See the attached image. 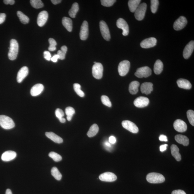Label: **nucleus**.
<instances>
[{
  "mask_svg": "<svg viewBox=\"0 0 194 194\" xmlns=\"http://www.w3.org/2000/svg\"><path fill=\"white\" fill-rule=\"evenodd\" d=\"M10 50L8 53L9 59L11 61L16 59L18 52L19 45L16 40L12 39L10 41Z\"/></svg>",
  "mask_w": 194,
  "mask_h": 194,
  "instance_id": "obj_1",
  "label": "nucleus"
},
{
  "mask_svg": "<svg viewBox=\"0 0 194 194\" xmlns=\"http://www.w3.org/2000/svg\"><path fill=\"white\" fill-rule=\"evenodd\" d=\"M146 180L151 183H160L164 182L165 178L163 175L156 173H151L147 174Z\"/></svg>",
  "mask_w": 194,
  "mask_h": 194,
  "instance_id": "obj_2",
  "label": "nucleus"
},
{
  "mask_svg": "<svg viewBox=\"0 0 194 194\" xmlns=\"http://www.w3.org/2000/svg\"><path fill=\"white\" fill-rule=\"evenodd\" d=\"M0 126L5 130H10L15 126L14 121L10 117L5 115H0Z\"/></svg>",
  "mask_w": 194,
  "mask_h": 194,
  "instance_id": "obj_3",
  "label": "nucleus"
},
{
  "mask_svg": "<svg viewBox=\"0 0 194 194\" xmlns=\"http://www.w3.org/2000/svg\"><path fill=\"white\" fill-rule=\"evenodd\" d=\"M147 5L143 3L139 5L135 12V16L138 20H142L144 18L147 10Z\"/></svg>",
  "mask_w": 194,
  "mask_h": 194,
  "instance_id": "obj_4",
  "label": "nucleus"
},
{
  "mask_svg": "<svg viewBox=\"0 0 194 194\" xmlns=\"http://www.w3.org/2000/svg\"><path fill=\"white\" fill-rule=\"evenodd\" d=\"M103 67L101 63H96L92 67L93 77L97 79H100L103 75Z\"/></svg>",
  "mask_w": 194,
  "mask_h": 194,
  "instance_id": "obj_5",
  "label": "nucleus"
},
{
  "mask_svg": "<svg viewBox=\"0 0 194 194\" xmlns=\"http://www.w3.org/2000/svg\"><path fill=\"white\" fill-rule=\"evenodd\" d=\"M152 73V70L149 67L145 66L137 69L135 74L138 78H142L149 77Z\"/></svg>",
  "mask_w": 194,
  "mask_h": 194,
  "instance_id": "obj_6",
  "label": "nucleus"
},
{
  "mask_svg": "<svg viewBox=\"0 0 194 194\" xmlns=\"http://www.w3.org/2000/svg\"><path fill=\"white\" fill-rule=\"evenodd\" d=\"M130 63L127 60L121 61L119 64L118 71L119 75L121 76H126L129 71Z\"/></svg>",
  "mask_w": 194,
  "mask_h": 194,
  "instance_id": "obj_7",
  "label": "nucleus"
},
{
  "mask_svg": "<svg viewBox=\"0 0 194 194\" xmlns=\"http://www.w3.org/2000/svg\"><path fill=\"white\" fill-rule=\"evenodd\" d=\"M100 28L102 36L105 40L109 41L111 36L109 27L105 21L102 20L100 22Z\"/></svg>",
  "mask_w": 194,
  "mask_h": 194,
  "instance_id": "obj_8",
  "label": "nucleus"
},
{
  "mask_svg": "<svg viewBox=\"0 0 194 194\" xmlns=\"http://www.w3.org/2000/svg\"><path fill=\"white\" fill-rule=\"evenodd\" d=\"M117 26L119 29L122 30V34L124 36L128 35L129 33V28L126 20L122 18H119L117 22Z\"/></svg>",
  "mask_w": 194,
  "mask_h": 194,
  "instance_id": "obj_9",
  "label": "nucleus"
},
{
  "mask_svg": "<svg viewBox=\"0 0 194 194\" xmlns=\"http://www.w3.org/2000/svg\"><path fill=\"white\" fill-rule=\"evenodd\" d=\"M122 126L124 128L128 131L134 133L139 132V128L133 122L129 120H124L122 122Z\"/></svg>",
  "mask_w": 194,
  "mask_h": 194,
  "instance_id": "obj_10",
  "label": "nucleus"
},
{
  "mask_svg": "<svg viewBox=\"0 0 194 194\" xmlns=\"http://www.w3.org/2000/svg\"><path fill=\"white\" fill-rule=\"evenodd\" d=\"M187 23V20L184 16L180 17L178 19L175 20L173 27L175 30L179 31L183 29Z\"/></svg>",
  "mask_w": 194,
  "mask_h": 194,
  "instance_id": "obj_11",
  "label": "nucleus"
},
{
  "mask_svg": "<svg viewBox=\"0 0 194 194\" xmlns=\"http://www.w3.org/2000/svg\"><path fill=\"white\" fill-rule=\"evenodd\" d=\"M99 178L102 181L112 182L117 180V177L114 173L107 172L100 175Z\"/></svg>",
  "mask_w": 194,
  "mask_h": 194,
  "instance_id": "obj_12",
  "label": "nucleus"
},
{
  "mask_svg": "<svg viewBox=\"0 0 194 194\" xmlns=\"http://www.w3.org/2000/svg\"><path fill=\"white\" fill-rule=\"evenodd\" d=\"M174 129L177 132H184L187 130V126L184 121L178 119L175 120L173 124Z\"/></svg>",
  "mask_w": 194,
  "mask_h": 194,
  "instance_id": "obj_13",
  "label": "nucleus"
},
{
  "mask_svg": "<svg viewBox=\"0 0 194 194\" xmlns=\"http://www.w3.org/2000/svg\"><path fill=\"white\" fill-rule=\"evenodd\" d=\"M149 100L146 97L140 96L134 101V104L136 107L142 108L147 107L149 103Z\"/></svg>",
  "mask_w": 194,
  "mask_h": 194,
  "instance_id": "obj_14",
  "label": "nucleus"
},
{
  "mask_svg": "<svg viewBox=\"0 0 194 194\" xmlns=\"http://www.w3.org/2000/svg\"><path fill=\"white\" fill-rule=\"evenodd\" d=\"M157 40L153 37L145 39L140 44L141 48H147L154 47L156 46Z\"/></svg>",
  "mask_w": 194,
  "mask_h": 194,
  "instance_id": "obj_15",
  "label": "nucleus"
},
{
  "mask_svg": "<svg viewBox=\"0 0 194 194\" xmlns=\"http://www.w3.org/2000/svg\"><path fill=\"white\" fill-rule=\"evenodd\" d=\"M89 35V26L87 21H84L81 28L80 33V38L81 40H86Z\"/></svg>",
  "mask_w": 194,
  "mask_h": 194,
  "instance_id": "obj_16",
  "label": "nucleus"
},
{
  "mask_svg": "<svg viewBox=\"0 0 194 194\" xmlns=\"http://www.w3.org/2000/svg\"><path fill=\"white\" fill-rule=\"evenodd\" d=\"M194 49V42L191 41L186 45L184 49L183 56L184 59H188L191 56Z\"/></svg>",
  "mask_w": 194,
  "mask_h": 194,
  "instance_id": "obj_17",
  "label": "nucleus"
},
{
  "mask_svg": "<svg viewBox=\"0 0 194 194\" xmlns=\"http://www.w3.org/2000/svg\"><path fill=\"white\" fill-rule=\"evenodd\" d=\"M48 18V14L47 11H43L39 13L38 18H37V23L40 27H42L46 22H47Z\"/></svg>",
  "mask_w": 194,
  "mask_h": 194,
  "instance_id": "obj_18",
  "label": "nucleus"
},
{
  "mask_svg": "<svg viewBox=\"0 0 194 194\" xmlns=\"http://www.w3.org/2000/svg\"><path fill=\"white\" fill-rule=\"evenodd\" d=\"M29 74V69L27 67L24 66L20 68L18 71L17 77L18 83H21L23 80Z\"/></svg>",
  "mask_w": 194,
  "mask_h": 194,
  "instance_id": "obj_19",
  "label": "nucleus"
},
{
  "mask_svg": "<svg viewBox=\"0 0 194 194\" xmlns=\"http://www.w3.org/2000/svg\"><path fill=\"white\" fill-rule=\"evenodd\" d=\"M17 156L16 153L12 151H8L4 152L1 157L2 160L4 161H9L14 159Z\"/></svg>",
  "mask_w": 194,
  "mask_h": 194,
  "instance_id": "obj_20",
  "label": "nucleus"
},
{
  "mask_svg": "<svg viewBox=\"0 0 194 194\" xmlns=\"http://www.w3.org/2000/svg\"><path fill=\"white\" fill-rule=\"evenodd\" d=\"M44 89V86L42 84H37L32 88L31 94L33 96H36L40 94Z\"/></svg>",
  "mask_w": 194,
  "mask_h": 194,
  "instance_id": "obj_21",
  "label": "nucleus"
},
{
  "mask_svg": "<svg viewBox=\"0 0 194 194\" xmlns=\"http://www.w3.org/2000/svg\"><path fill=\"white\" fill-rule=\"evenodd\" d=\"M153 84L151 83H145L141 85V90L142 94L148 95L153 91Z\"/></svg>",
  "mask_w": 194,
  "mask_h": 194,
  "instance_id": "obj_22",
  "label": "nucleus"
},
{
  "mask_svg": "<svg viewBox=\"0 0 194 194\" xmlns=\"http://www.w3.org/2000/svg\"><path fill=\"white\" fill-rule=\"evenodd\" d=\"M177 83L178 86L180 88L189 89L192 87L191 83L187 80L180 78L177 80Z\"/></svg>",
  "mask_w": 194,
  "mask_h": 194,
  "instance_id": "obj_23",
  "label": "nucleus"
},
{
  "mask_svg": "<svg viewBox=\"0 0 194 194\" xmlns=\"http://www.w3.org/2000/svg\"><path fill=\"white\" fill-rule=\"evenodd\" d=\"M45 135L48 139L57 143H61L63 142V139L60 137L58 136L53 132H46Z\"/></svg>",
  "mask_w": 194,
  "mask_h": 194,
  "instance_id": "obj_24",
  "label": "nucleus"
},
{
  "mask_svg": "<svg viewBox=\"0 0 194 194\" xmlns=\"http://www.w3.org/2000/svg\"><path fill=\"white\" fill-rule=\"evenodd\" d=\"M179 149L177 145L173 144L171 146V153L177 161H180L182 159L181 155L179 152Z\"/></svg>",
  "mask_w": 194,
  "mask_h": 194,
  "instance_id": "obj_25",
  "label": "nucleus"
},
{
  "mask_svg": "<svg viewBox=\"0 0 194 194\" xmlns=\"http://www.w3.org/2000/svg\"><path fill=\"white\" fill-rule=\"evenodd\" d=\"M175 139L177 142L184 146H187L189 144V139L186 136L178 135L175 136Z\"/></svg>",
  "mask_w": 194,
  "mask_h": 194,
  "instance_id": "obj_26",
  "label": "nucleus"
},
{
  "mask_svg": "<svg viewBox=\"0 0 194 194\" xmlns=\"http://www.w3.org/2000/svg\"><path fill=\"white\" fill-rule=\"evenodd\" d=\"M140 83L137 81H134L130 83L129 87V91L130 92L132 95L137 94L139 91V87Z\"/></svg>",
  "mask_w": 194,
  "mask_h": 194,
  "instance_id": "obj_27",
  "label": "nucleus"
},
{
  "mask_svg": "<svg viewBox=\"0 0 194 194\" xmlns=\"http://www.w3.org/2000/svg\"><path fill=\"white\" fill-rule=\"evenodd\" d=\"M141 1L140 0H130L128 1L129 8L130 12H135L139 7Z\"/></svg>",
  "mask_w": 194,
  "mask_h": 194,
  "instance_id": "obj_28",
  "label": "nucleus"
},
{
  "mask_svg": "<svg viewBox=\"0 0 194 194\" xmlns=\"http://www.w3.org/2000/svg\"><path fill=\"white\" fill-rule=\"evenodd\" d=\"M63 25L65 27L67 30L69 32H71L72 30V22L70 18L64 17L62 20Z\"/></svg>",
  "mask_w": 194,
  "mask_h": 194,
  "instance_id": "obj_29",
  "label": "nucleus"
},
{
  "mask_svg": "<svg viewBox=\"0 0 194 194\" xmlns=\"http://www.w3.org/2000/svg\"><path fill=\"white\" fill-rule=\"evenodd\" d=\"M163 64L160 60H157L154 64V72L156 74H159L163 71Z\"/></svg>",
  "mask_w": 194,
  "mask_h": 194,
  "instance_id": "obj_30",
  "label": "nucleus"
},
{
  "mask_svg": "<svg viewBox=\"0 0 194 194\" xmlns=\"http://www.w3.org/2000/svg\"><path fill=\"white\" fill-rule=\"evenodd\" d=\"M99 128L98 125L94 124L90 127L88 132L87 135L89 137H92L95 136L99 131Z\"/></svg>",
  "mask_w": 194,
  "mask_h": 194,
  "instance_id": "obj_31",
  "label": "nucleus"
},
{
  "mask_svg": "<svg viewBox=\"0 0 194 194\" xmlns=\"http://www.w3.org/2000/svg\"><path fill=\"white\" fill-rule=\"evenodd\" d=\"M79 10V5L77 3H74L73 4L71 8L69 11V15L71 17L74 18L76 14Z\"/></svg>",
  "mask_w": 194,
  "mask_h": 194,
  "instance_id": "obj_32",
  "label": "nucleus"
},
{
  "mask_svg": "<svg viewBox=\"0 0 194 194\" xmlns=\"http://www.w3.org/2000/svg\"><path fill=\"white\" fill-rule=\"evenodd\" d=\"M17 15L19 18L20 21L24 24L29 23V18L21 11H18L17 12Z\"/></svg>",
  "mask_w": 194,
  "mask_h": 194,
  "instance_id": "obj_33",
  "label": "nucleus"
},
{
  "mask_svg": "<svg viewBox=\"0 0 194 194\" xmlns=\"http://www.w3.org/2000/svg\"><path fill=\"white\" fill-rule=\"evenodd\" d=\"M51 174L52 176L58 180H61L62 178V175L59 172L57 168L56 167L52 168L51 170Z\"/></svg>",
  "mask_w": 194,
  "mask_h": 194,
  "instance_id": "obj_34",
  "label": "nucleus"
},
{
  "mask_svg": "<svg viewBox=\"0 0 194 194\" xmlns=\"http://www.w3.org/2000/svg\"><path fill=\"white\" fill-rule=\"evenodd\" d=\"M32 6L36 9H39L44 7V4L41 0H31L30 1Z\"/></svg>",
  "mask_w": 194,
  "mask_h": 194,
  "instance_id": "obj_35",
  "label": "nucleus"
},
{
  "mask_svg": "<svg viewBox=\"0 0 194 194\" xmlns=\"http://www.w3.org/2000/svg\"><path fill=\"white\" fill-rule=\"evenodd\" d=\"M67 51V48L66 46H63L61 48V50H58L57 55L59 56V59L63 60L65 58V56Z\"/></svg>",
  "mask_w": 194,
  "mask_h": 194,
  "instance_id": "obj_36",
  "label": "nucleus"
},
{
  "mask_svg": "<svg viewBox=\"0 0 194 194\" xmlns=\"http://www.w3.org/2000/svg\"><path fill=\"white\" fill-rule=\"evenodd\" d=\"M158 5H159V1L158 0L151 1V10L153 14H155L157 11Z\"/></svg>",
  "mask_w": 194,
  "mask_h": 194,
  "instance_id": "obj_37",
  "label": "nucleus"
},
{
  "mask_svg": "<svg viewBox=\"0 0 194 194\" xmlns=\"http://www.w3.org/2000/svg\"><path fill=\"white\" fill-rule=\"evenodd\" d=\"M74 90L78 96L81 97H83L85 96L84 93L82 91L81 89V85L77 83H74Z\"/></svg>",
  "mask_w": 194,
  "mask_h": 194,
  "instance_id": "obj_38",
  "label": "nucleus"
},
{
  "mask_svg": "<svg viewBox=\"0 0 194 194\" xmlns=\"http://www.w3.org/2000/svg\"><path fill=\"white\" fill-rule=\"evenodd\" d=\"M48 156L55 162H59L62 160V157L58 154L55 152H51L48 154Z\"/></svg>",
  "mask_w": 194,
  "mask_h": 194,
  "instance_id": "obj_39",
  "label": "nucleus"
},
{
  "mask_svg": "<svg viewBox=\"0 0 194 194\" xmlns=\"http://www.w3.org/2000/svg\"><path fill=\"white\" fill-rule=\"evenodd\" d=\"M188 120L192 126H194V111L192 110H188L186 113Z\"/></svg>",
  "mask_w": 194,
  "mask_h": 194,
  "instance_id": "obj_40",
  "label": "nucleus"
},
{
  "mask_svg": "<svg viewBox=\"0 0 194 194\" xmlns=\"http://www.w3.org/2000/svg\"><path fill=\"white\" fill-rule=\"evenodd\" d=\"M48 42L49 43L50 45L48 48V50L52 52L55 51L56 49V47L57 44L56 42L53 38H49L48 39Z\"/></svg>",
  "mask_w": 194,
  "mask_h": 194,
  "instance_id": "obj_41",
  "label": "nucleus"
},
{
  "mask_svg": "<svg viewBox=\"0 0 194 194\" xmlns=\"http://www.w3.org/2000/svg\"><path fill=\"white\" fill-rule=\"evenodd\" d=\"M101 100L102 103L104 105L109 107H111V102L110 101L109 98L107 96L105 95L102 96L101 97Z\"/></svg>",
  "mask_w": 194,
  "mask_h": 194,
  "instance_id": "obj_42",
  "label": "nucleus"
},
{
  "mask_svg": "<svg viewBox=\"0 0 194 194\" xmlns=\"http://www.w3.org/2000/svg\"><path fill=\"white\" fill-rule=\"evenodd\" d=\"M116 2V1H115V0H102L101 1L102 5L107 7L112 6Z\"/></svg>",
  "mask_w": 194,
  "mask_h": 194,
  "instance_id": "obj_43",
  "label": "nucleus"
},
{
  "mask_svg": "<svg viewBox=\"0 0 194 194\" xmlns=\"http://www.w3.org/2000/svg\"><path fill=\"white\" fill-rule=\"evenodd\" d=\"M65 113L67 117H72L73 115L75 114V111L73 108L68 107L65 109Z\"/></svg>",
  "mask_w": 194,
  "mask_h": 194,
  "instance_id": "obj_44",
  "label": "nucleus"
},
{
  "mask_svg": "<svg viewBox=\"0 0 194 194\" xmlns=\"http://www.w3.org/2000/svg\"><path fill=\"white\" fill-rule=\"evenodd\" d=\"M55 114L56 116L59 119L62 118L64 116V113L62 110L59 109V108H58L56 110Z\"/></svg>",
  "mask_w": 194,
  "mask_h": 194,
  "instance_id": "obj_45",
  "label": "nucleus"
},
{
  "mask_svg": "<svg viewBox=\"0 0 194 194\" xmlns=\"http://www.w3.org/2000/svg\"><path fill=\"white\" fill-rule=\"evenodd\" d=\"M44 58L46 60L49 61L51 58V55L48 51H45L44 52Z\"/></svg>",
  "mask_w": 194,
  "mask_h": 194,
  "instance_id": "obj_46",
  "label": "nucleus"
},
{
  "mask_svg": "<svg viewBox=\"0 0 194 194\" xmlns=\"http://www.w3.org/2000/svg\"><path fill=\"white\" fill-rule=\"evenodd\" d=\"M171 194H186L183 190L178 189L173 191Z\"/></svg>",
  "mask_w": 194,
  "mask_h": 194,
  "instance_id": "obj_47",
  "label": "nucleus"
},
{
  "mask_svg": "<svg viewBox=\"0 0 194 194\" xmlns=\"http://www.w3.org/2000/svg\"><path fill=\"white\" fill-rule=\"evenodd\" d=\"M5 17H6V14H5L1 13L0 14V24L2 23L5 21Z\"/></svg>",
  "mask_w": 194,
  "mask_h": 194,
  "instance_id": "obj_48",
  "label": "nucleus"
},
{
  "mask_svg": "<svg viewBox=\"0 0 194 194\" xmlns=\"http://www.w3.org/2000/svg\"><path fill=\"white\" fill-rule=\"evenodd\" d=\"M5 5L10 4V5H13L15 3L14 0H5L3 1Z\"/></svg>",
  "mask_w": 194,
  "mask_h": 194,
  "instance_id": "obj_49",
  "label": "nucleus"
},
{
  "mask_svg": "<svg viewBox=\"0 0 194 194\" xmlns=\"http://www.w3.org/2000/svg\"><path fill=\"white\" fill-rule=\"evenodd\" d=\"M109 142L111 144H114L116 142V139L114 137L111 136L109 138Z\"/></svg>",
  "mask_w": 194,
  "mask_h": 194,
  "instance_id": "obj_50",
  "label": "nucleus"
},
{
  "mask_svg": "<svg viewBox=\"0 0 194 194\" xmlns=\"http://www.w3.org/2000/svg\"><path fill=\"white\" fill-rule=\"evenodd\" d=\"M160 141H167V136L164 135H161L159 137Z\"/></svg>",
  "mask_w": 194,
  "mask_h": 194,
  "instance_id": "obj_51",
  "label": "nucleus"
},
{
  "mask_svg": "<svg viewBox=\"0 0 194 194\" xmlns=\"http://www.w3.org/2000/svg\"><path fill=\"white\" fill-rule=\"evenodd\" d=\"M58 59H59V56L57 55H55L53 57L51 58V59L50 60L52 61H53V62L55 63L57 62Z\"/></svg>",
  "mask_w": 194,
  "mask_h": 194,
  "instance_id": "obj_52",
  "label": "nucleus"
},
{
  "mask_svg": "<svg viewBox=\"0 0 194 194\" xmlns=\"http://www.w3.org/2000/svg\"><path fill=\"white\" fill-rule=\"evenodd\" d=\"M167 146L168 145L167 144H165L160 146V151H161V152H164L165 151L167 150Z\"/></svg>",
  "mask_w": 194,
  "mask_h": 194,
  "instance_id": "obj_53",
  "label": "nucleus"
},
{
  "mask_svg": "<svg viewBox=\"0 0 194 194\" xmlns=\"http://www.w3.org/2000/svg\"><path fill=\"white\" fill-rule=\"evenodd\" d=\"M51 1L54 5H56L61 3V0H52Z\"/></svg>",
  "mask_w": 194,
  "mask_h": 194,
  "instance_id": "obj_54",
  "label": "nucleus"
},
{
  "mask_svg": "<svg viewBox=\"0 0 194 194\" xmlns=\"http://www.w3.org/2000/svg\"><path fill=\"white\" fill-rule=\"evenodd\" d=\"M59 120L60 122L61 123H64L66 122V119H65L64 118V117H62V118L59 119Z\"/></svg>",
  "mask_w": 194,
  "mask_h": 194,
  "instance_id": "obj_55",
  "label": "nucleus"
},
{
  "mask_svg": "<svg viewBox=\"0 0 194 194\" xmlns=\"http://www.w3.org/2000/svg\"><path fill=\"white\" fill-rule=\"evenodd\" d=\"M5 194H12V192L10 189H7Z\"/></svg>",
  "mask_w": 194,
  "mask_h": 194,
  "instance_id": "obj_56",
  "label": "nucleus"
},
{
  "mask_svg": "<svg viewBox=\"0 0 194 194\" xmlns=\"http://www.w3.org/2000/svg\"><path fill=\"white\" fill-rule=\"evenodd\" d=\"M105 145L106 146L108 147H111V145L110 144V143L109 142H106L105 143Z\"/></svg>",
  "mask_w": 194,
  "mask_h": 194,
  "instance_id": "obj_57",
  "label": "nucleus"
},
{
  "mask_svg": "<svg viewBox=\"0 0 194 194\" xmlns=\"http://www.w3.org/2000/svg\"><path fill=\"white\" fill-rule=\"evenodd\" d=\"M96 63H97V62H94V64H96Z\"/></svg>",
  "mask_w": 194,
  "mask_h": 194,
  "instance_id": "obj_58",
  "label": "nucleus"
}]
</instances>
